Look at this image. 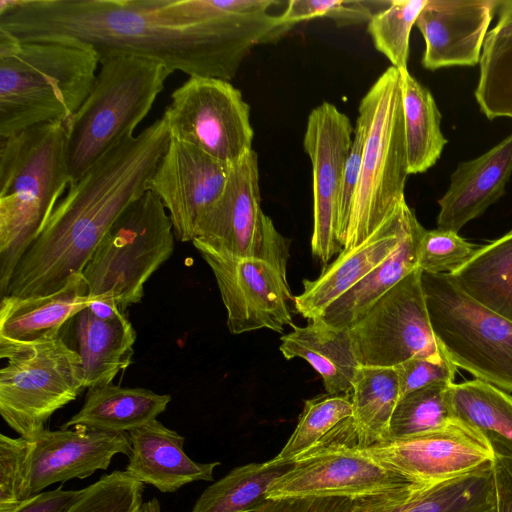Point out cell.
I'll use <instances>...</instances> for the list:
<instances>
[{
  "label": "cell",
  "mask_w": 512,
  "mask_h": 512,
  "mask_svg": "<svg viewBox=\"0 0 512 512\" xmlns=\"http://www.w3.org/2000/svg\"><path fill=\"white\" fill-rule=\"evenodd\" d=\"M273 0H195L201 18L176 17L168 0H0V30L20 42L130 54L190 76L232 80L251 49L282 35Z\"/></svg>",
  "instance_id": "cell-1"
},
{
  "label": "cell",
  "mask_w": 512,
  "mask_h": 512,
  "mask_svg": "<svg viewBox=\"0 0 512 512\" xmlns=\"http://www.w3.org/2000/svg\"><path fill=\"white\" fill-rule=\"evenodd\" d=\"M169 141L161 117L124 138L72 183L16 266L6 295L51 294L82 273L116 219L148 191Z\"/></svg>",
  "instance_id": "cell-2"
},
{
  "label": "cell",
  "mask_w": 512,
  "mask_h": 512,
  "mask_svg": "<svg viewBox=\"0 0 512 512\" xmlns=\"http://www.w3.org/2000/svg\"><path fill=\"white\" fill-rule=\"evenodd\" d=\"M61 122L0 138V296L72 184Z\"/></svg>",
  "instance_id": "cell-3"
},
{
  "label": "cell",
  "mask_w": 512,
  "mask_h": 512,
  "mask_svg": "<svg viewBox=\"0 0 512 512\" xmlns=\"http://www.w3.org/2000/svg\"><path fill=\"white\" fill-rule=\"evenodd\" d=\"M99 64L89 46L20 42L0 30V138L44 123L67 124L90 95Z\"/></svg>",
  "instance_id": "cell-4"
},
{
  "label": "cell",
  "mask_w": 512,
  "mask_h": 512,
  "mask_svg": "<svg viewBox=\"0 0 512 512\" xmlns=\"http://www.w3.org/2000/svg\"><path fill=\"white\" fill-rule=\"evenodd\" d=\"M172 73L164 63L136 55L111 54L100 60L90 95L64 125L72 183L133 136Z\"/></svg>",
  "instance_id": "cell-5"
},
{
  "label": "cell",
  "mask_w": 512,
  "mask_h": 512,
  "mask_svg": "<svg viewBox=\"0 0 512 512\" xmlns=\"http://www.w3.org/2000/svg\"><path fill=\"white\" fill-rule=\"evenodd\" d=\"M364 128L361 172L351 205L343 251L373 234L405 200L408 171L400 71L388 67L358 108Z\"/></svg>",
  "instance_id": "cell-6"
},
{
  "label": "cell",
  "mask_w": 512,
  "mask_h": 512,
  "mask_svg": "<svg viewBox=\"0 0 512 512\" xmlns=\"http://www.w3.org/2000/svg\"><path fill=\"white\" fill-rule=\"evenodd\" d=\"M431 484L372 457L359 445L351 416L298 457L292 467L272 483L268 498H406Z\"/></svg>",
  "instance_id": "cell-7"
},
{
  "label": "cell",
  "mask_w": 512,
  "mask_h": 512,
  "mask_svg": "<svg viewBox=\"0 0 512 512\" xmlns=\"http://www.w3.org/2000/svg\"><path fill=\"white\" fill-rule=\"evenodd\" d=\"M174 238L166 208L146 191L116 219L85 266L91 301L114 302L124 313L141 302L146 281L172 255Z\"/></svg>",
  "instance_id": "cell-8"
},
{
  "label": "cell",
  "mask_w": 512,
  "mask_h": 512,
  "mask_svg": "<svg viewBox=\"0 0 512 512\" xmlns=\"http://www.w3.org/2000/svg\"><path fill=\"white\" fill-rule=\"evenodd\" d=\"M435 336L448 359L476 379L512 392V321L468 296L449 274L422 271Z\"/></svg>",
  "instance_id": "cell-9"
},
{
  "label": "cell",
  "mask_w": 512,
  "mask_h": 512,
  "mask_svg": "<svg viewBox=\"0 0 512 512\" xmlns=\"http://www.w3.org/2000/svg\"><path fill=\"white\" fill-rule=\"evenodd\" d=\"M6 359L0 370V414L19 436L32 440L85 388L81 359L60 334Z\"/></svg>",
  "instance_id": "cell-10"
},
{
  "label": "cell",
  "mask_w": 512,
  "mask_h": 512,
  "mask_svg": "<svg viewBox=\"0 0 512 512\" xmlns=\"http://www.w3.org/2000/svg\"><path fill=\"white\" fill-rule=\"evenodd\" d=\"M162 118L170 138L228 165L253 151L250 106L230 81L190 76L172 92Z\"/></svg>",
  "instance_id": "cell-11"
},
{
  "label": "cell",
  "mask_w": 512,
  "mask_h": 512,
  "mask_svg": "<svg viewBox=\"0 0 512 512\" xmlns=\"http://www.w3.org/2000/svg\"><path fill=\"white\" fill-rule=\"evenodd\" d=\"M194 239L221 253L264 260L286 275L290 240L261 208L254 150L232 165L223 193L199 222Z\"/></svg>",
  "instance_id": "cell-12"
},
{
  "label": "cell",
  "mask_w": 512,
  "mask_h": 512,
  "mask_svg": "<svg viewBox=\"0 0 512 512\" xmlns=\"http://www.w3.org/2000/svg\"><path fill=\"white\" fill-rule=\"evenodd\" d=\"M361 366L395 367L414 357L445 355L434 334L416 268L349 329Z\"/></svg>",
  "instance_id": "cell-13"
},
{
  "label": "cell",
  "mask_w": 512,
  "mask_h": 512,
  "mask_svg": "<svg viewBox=\"0 0 512 512\" xmlns=\"http://www.w3.org/2000/svg\"><path fill=\"white\" fill-rule=\"evenodd\" d=\"M192 244L215 276L231 334L264 328L283 333L293 327L295 297L286 275L264 260L221 253L198 239Z\"/></svg>",
  "instance_id": "cell-14"
},
{
  "label": "cell",
  "mask_w": 512,
  "mask_h": 512,
  "mask_svg": "<svg viewBox=\"0 0 512 512\" xmlns=\"http://www.w3.org/2000/svg\"><path fill=\"white\" fill-rule=\"evenodd\" d=\"M349 117L322 102L308 116L303 147L312 165L313 232L311 251L324 267L343 251L337 233L343 172L352 145Z\"/></svg>",
  "instance_id": "cell-15"
},
{
  "label": "cell",
  "mask_w": 512,
  "mask_h": 512,
  "mask_svg": "<svg viewBox=\"0 0 512 512\" xmlns=\"http://www.w3.org/2000/svg\"><path fill=\"white\" fill-rule=\"evenodd\" d=\"M231 167L193 145L170 138L148 190L168 210L179 241H193L199 222L223 193Z\"/></svg>",
  "instance_id": "cell-16"
},
{
  "label": "cell",
  "mask_w": 512,
  "mask_h": 512,
  "mask_svg": "<svg viewBox=\"0 0 512 512\" xmlns=\"http://www.w3.org/2000/svg\"><path fill=\"white\" fill-rule=\"evenodd\" d=\"M364 448L386 466L429 483L468 473L494 459L488 441L455 417L437 429Z\"/></svg>",
  "instance_id": "cell-17"
},
{
  "label": "cell",
  "mask_w": 512,
  "mask_h": 512,
  "mask_svg": "<svg viewBox=\"0 0 512 512\" xmlns=\"http://www.w3.org/2000/svg\"><path fill=\"white\" fill-rule=\"evenodd\" d=\"M29 463V498L54 483L83 479L106 470L116 454H131L126 432L73 429L40 432L32 440Z\"/></svg>",
  "instance_id": "cell-18"
},
{
  "label": "cell",
  "mask_w": 512,
  "mask_h": 512,
  "mask_svg": "<svg viewBox=\"0 0 512 512\" xmlns=\"http://www.w3.org/2000/svg\"><path fill=\"white\" fill-rule=\"evenodd\" d=\"M416 220L413 210L404 200L392 216L360 245L342 251L323 268L318 278L303 280V291L294 298L296 311L310 321L319 318L332 302L397 249Z\"/></svg>",
  "instance_id": "cell-19"
},
{
  "label": "cell",
  "mask_w": 512,
  "mask_h": 512,
  "mask_svg": "<svg viewBox=\"0 0 512 512\" xmlns=\"http://www.w3.org/2000/svg\"><path fill=\"white\" fill-rule=\"evenodd\" d=\"M496 0H427L415 25L425 40L428 70L479 63Z\"/></svg>",
  "instance_id": "cell-20"
},
{
  "label": "cell",
  "mask_w": 512,
  "mask_h": 512,
  "mask_svg": "<svg viewBox=\"0 0 512 512\" xmlns=\"http://www.w3.org/2000/svg\"><path fill=\"white\" fill-rule=\"evenodd\" d=\"M82 273L72 275L60 290L42 296L6 295L0 303V357L22 351L60 334L63 326L89 305Z\"/></svg>",
  "instance_id": "cell-21"
},
{
  "label": "cell",
  "mask_w": 512,
  "mask_h": 512,
  "mask_svg": "<svg viewBox=\"0 0 512 512\" xmlns=\"http://www.w3.org/2000/svg\"><path fill=\"white\" fill-rule=\"evenodd\" d=\"M512 173V133L476 159L461 162L438 201L437 228L458 231L504 193Z\"/></svg>",
  "instance_id": "cell-22"
},
{
  "label": "cell",
  "mask_w": 512,
  "mask_h": 512,
  "mask_svg": "<svg viewBox=\"0 0 512 512\" xmlns=\"http://www.w3.org/2000/svg\"><path fill=\"white\" fill-rule=\"evenodd\" d=\"M132 450L126 472L163 493L196 481H212L220 462L198 463L184 451L185 439L154 419L128 432Z\"/></svg>",
  "instance_id": "cell-23"
},
{
  "label": "cell",
  "mask_w": 512,
  "mask_h": 512,
  "mask_svg": "<svg viewBox=\"0 0 512 512\" xmlns=\"http://www.w3.org/2000/svg\"><path fill=\"white\" fill-rule=\"evenodd\" d=\"M60 334L68 335L61 337L81 359L85 388L112 383L132 363L137 334L126 313L103 320L85 307Z\"/></svg>",
  "instance_id": "cell-24"
},
{
  "label": "cell",
  "mask_w": 512,
  "mask_h": 512,
  "mask_svg": "<svg viewBox=\"0 0 512 512\" xmlns=\"http://www.w3.org/2000/svg\"><path fill=\"white\" fill-rule=\"evenodd\" d=\"M281 336L279 350L284 358H302L320 374L327 394L351 393L360 364L349 329H337L320 319L304 327L293 325Z\"/></svg>",
  "instance_id": "cell-25"
},
{
  "label": "cell",
  "mask_w": 512,
  "mask_h": 512,
  "mask_svg": "<svg viewBox=\"0 0 512 512\" xmlns=\"http://www.w3.org/2000/svg\"><path fill=\"white\" fill-rule=\"evenodd\" d=\"M425 229L416 220L397 249L365 278L332 302L319 318L337 329H350L396 284L419 268ZM315 320V319H314Z\"/></svg>",
  "instance_id": "cell-26"
},
{
  "label": "cell",
  "mask_w": 512,
  "mask_h": 512,
  "mask_svg": "<svg viewBox=\"0 0 512 512\" xmlns=\"http://www.w3.org/2000/svg\"><path fill=\"white\" fill-rule=\"evenodd\" d=\"M171 401L141 387H121L113 383L88 388L82 408L61 428L84 426L91 430L126 432L138 428L163 413Z\"/></svg>",
  "instance_id": "cell-27"
},
{
  "label": "cell",
  "mask_w": 512,
  "mask_h": 512,
  "mask_svg": "<svg viewBox=\"0 0 512 512\" xmlns=\"http://www.w3.org/2000/svg\"><path fill=\"white\" fill-rule=\"evenodd\" d=\"M371 512H495L492 462L432 483L413 497L381 499Z\"/></svg>",
  "instance_id": "cell-28"
},
{
  "label": "cell",
  "mask_w": 512,
  "mask_h": 512,
  "mask_svg": "<svg viewBox=\"0 0 512 512\" xmlns=\"http://www.w3.org/2000/svg\"><path fill=\"white\" fill-rule=\"evenodd\" d=\"M496 12L498 21L483 43L474 93L490 120L512 118V0L498 1Z\"/></svg>",
  "instance_id": "cell-29"
},
{
  "label": "cell",
  "mask_w": 512,
  "mask_h": 512,
  "mask_svg": "<svg viewBox=\"0 0 512 512\" xmlns=\"http://www.w3.org/2000/svg\"><path fill=\"white\" fill-rule=\"evenodd\" d=\"M455 418L477 430L494 455L512 457V396L482 380L451 385Z\"/></svg>",
  "instance_id": "cell-30"
},
{
  "label": "cell",
  "mask_w": 512,
  "mask_h": 512,
  "mask_svg": "<svg viewBox=\"0 0 512 512\" xmlns=\"http://www.w3.org/2000/svg\"><path fill=\"white\" fill-rule=\"evenodd\" d=\"M451 276L476 302L512 321V231L479 247Z\"/></svg>",
  "instance_id": "cell-31"
},
{
  "label": "cell",
  "mask_w": 512,
  "mask_h": 512,
  "mask_svg": "<svg viewBox=\"0 0 512 512\" xmlns=\"http://www.w3.org/2000/svg\"><path fill=\"white\" fill-rule=\"evenodd\" d=\"M351 398L359 445L369 447L388 441L391 417L400 399L395 368L360 365Z\"/></svg>",
  "instance_id": "cell-32"
},
{
  "label": "cell",
  "mask_w": 512,
  "mask_h": 512,
  "mask_svg": "<svg viewBox=\"0 0 512 512\" xmlns=\"http://www.w3.org/2000/svg\"><path fill=\"white\" fill-rule=\"evenodd\" d=\"M400 77L408 171L422 173L437 162L448 141L431 92L408 70L400 71Z\"/></svg>",
  "instance_id": "cell-33"
},
{
  "label": "cell",
  "mask_w": 512,
  "mask_h": 512,
  "mask_svg": "<svg viewBox=\"0 0 512 512\" xmlns=\"http://www.w3.org/2000/svg\"><path fill=\"white\" fill-rule=\"evenodd\" d=\"M293 463H249L207 487L191 512H259L270 501L268 490Z\"/></svg>",
  "instance_id": "cell-34"
},
{
  "label": "cell",
  "mask_w": 512,
  "mask_h": 512,
  "mask_svg": "<svg viewBox=\"0 0 512 512\" xmlns=\"http://www.w3.org/2000/svg\"><path fill=\"white\" fill-rule=\"evenodd\" d=\"M452 384H431L402 396L391 417L388 441L437 429L453 419Z\"/></svg>",
  "instance_id": "cell-35"
},
{
  "label": "cell",
  "mask_w": 512,
  "mask_h": 512,
  "mask_svg": "<svg viewBox=\"0 0 512 512\" xmlns=\"http://www.w3.org/2000/svg\"><path fill=\"white\" fill-rule=\"evenodd\" d=\"M351 393L325 394L306 400L298 424L277 456L276 463H293L316 446L335 426L352 416Z\"/></svg>",
  "instance_id": "cell-36"
},
{
  "label": "cell",
  "mask_w": 512,
  "mask_h": 512,
  "mask_svg": "<svg viewBox=\"0 0 512 512\" xmlns=\"http://www.w3.org/2000/svg\"><path fill=\"white\" fill-rule=\"evenodd\" d=\"M427 0H391L367 23L377 51L399 71L408 70L409 39L413 25Z\"/></svg>",
  "instance_id": "cell-37"
},
{
  "label": "cell",
  "mask_w": 512,
  "mask_h": 512,
  "mask_svg": "<svg viewBox=\"0 0 512 512\" xmlns=\"http://www.w3.org/2000/svg\"><path fill=\"white\" fill-rule=\"evenodd\" d=\"M144 484L126 471H113L83 489L64 512H141Z\"/></svg>",
  "instance_id": "cell-38"
},
{
  "label": "cell",
  "mask_w": 512,
  "mask_h": 512,
  "mask_svg": "<svg viewBox=\"0 0 512 512\" xmlns=\"http://www.w3.org/2000/svg\"><path fill=\"white\" fill-rule=\"evenodd\" d=\"M378 3L359 0H290L284 12L278 16V21L287 30L301 21L313 18H328L338 26L368 23L376 12L386 6L375 7Z\"/></svg>",
  "instance_id": "cell-39"
},
{
  "label": "cell",
  "mask_w": 512,
  "mask_h": 512,
  "mask_svg": "<svg viewBox=\"0 0 512 512\" xmlns=\"http://www.w3.org/2000/svg\"><path fill=\"white\" fill-rule=\"evenodd\" d=\"M32 441L0 435V512L28 499Z\"/></svg>",
  "instance_id": "cell-40"
},
{
  "label": "cell",
  "mask_w": 512,
  "mask_h": 512,
  "mask_svg": "<svg viewBox=\"0 0 512 512\" xmlns=\"http://www.w3.org/2000/svg\"><path fill=\"white\" fill-rule=\"evenodd\" d=\"M479 247L453 231L425 230L419 250L418 266L431 274H453L475 254Z\"/></svg>",
  "instance_id": "cell-41"
},
{
  "label": "cell",
  "mask_w": 512,
  "mask_h": 512,
  "mask_svg": "<svg viewBox=\"0 0 512 512\" xmlns=\"http://www.w3.org/2000/svg\"><path fill=\"white\" fill-rule=\"evenodd\" d=\"M400 398L412 391L436 383H454L457 367L446 355L414 357L394 367Z\"/></svg>",
  "instance_id": "cell-42"
},
{
  "label": "cell",
  "mask_w": 512,
  "mask_h": 512,
  "mask_svg": "<svg viewBox=\"0 0 512 512\" xmlns=\"http://www.w3.org/2000/svg\"><path fill=\"white\" fill-rule=\"evenodd\" d=\"M363 145L364 128L362 124L357 121L352 145L343 172L338 204L337 233L339 242L342 247L344 246L347 233L352 201L359 182Z\"/></svg>",
  "instance_id": "cell-43"
},
{
  "label": "cell",
  "mask_w": 512,
  "mask_h": 512,
  "mask_svg": "<svg viewBox=\"0 0 512 512\" xmlns=\"http://www.w3.org/2000/svg\"><path fill=\"white\" fill-rule=\"evenodd\" d=\"M379 498H303L270 500L259 512H370Z\"/></svg>",
  "instance_id": "cell-44"
},
{
  "label": "cell",
  "mask_w": 512,
  "mask_h": 512,
  "mask_svg": "<svg viewBox=\"0 0 512 512\" xmlns=\"http://www.w3.org/2000/svg\"><path fill=\"white\" fill-rule=\"evenodd\" d=\"M82 493L83 489L63 490L61 488L40 492L7 512H64Z\"/></svg>",
  "instance_id": "cell-45"
},
{
  "label": "cell",
  "mask_w": 512,
  "mask_h": 512,
  "mask_svg": "<svg viewBox=\"0 0 512 512\" xmlns=\"http://www.w3.org/2000/svg\"><path fill=\"white\" fill-rule=\"evenodd\" d=\"M495 512H512V457L494 455Z\"/></svg>",
  "instance_id": "cell-46"
},
{
  "label": "cell",
  "mask_w": 512,
  "mask_h": 512,
  "mask_svg": "<svg viewBox=\"0 0 512 512\" xmlns=\"http://www.w3.org/2000/svg\"><path fill=\"white\" fill-rule=\"evenodd\" d=\"M141 512H161L160 503L157 498H152L143 503Z\"/></svg>",
  "instance_id": "cell-47"
}]
</instances>
